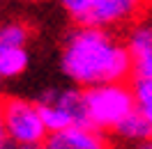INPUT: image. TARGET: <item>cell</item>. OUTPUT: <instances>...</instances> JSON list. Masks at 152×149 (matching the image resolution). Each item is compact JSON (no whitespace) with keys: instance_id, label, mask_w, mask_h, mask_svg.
<instances>
[{"instance_id":"6da1fadb","label":"cell","mask_w":152,"mask_h":149,"mask_svg":"<svg viewBox=\"0 0 152 149\" xmlns=\"http://www.w3.org/2000/svg\"><path fill=\"white\" fill-rule=\"evenodd\" d=\"M62 74L78 87L127 80L134 74V60L124 41L111 30L97 25H78L67 35L60 53Z\"/></svg>"},{"instance_id":"7a4b0ae2","label":"cell","mask_w":152,"mask_h":149,"mask_svg":"<svg viewBox=\"0 0 152 149\" xmlns=\"http://www.w3.org/2000/svg\"><path fill=\"white\" fill-rule=\"evenodd\" d=\"M86 106L90 124L106 133V131H115V126L124 117H129L138 108V101L132 85L118 80V83L86 87Z\"/></svg>"},{"instance_id":"3957f363","label":"cell","mask_w":152,"mask_h":149,"mask_svg":"<svg viewBox=\"0 0 152 149\" xmlns=\"http://www.w3.org/2000/svg\"><path fill=\"white\" fill-rule=\"evenodd\" d=\"M2 103V119L7 138L14 147H44L48 138V129L44 124V117L39 112L37 101H26L10 96Z\"/></svg>"},{"instance_id":"277c9868","label":"cell","mask_w":152,"mask_h":149,"mask_svg":"<svg viewBox=\"0 0 152 149\" xmlns=\"http://www.w3.org/2000/svg\"><path fill=\"white\" fill-rule=\"evenodd\" d=\"M145 0H97L78 25H97V28H120L141 16Z\"/></svg>"},{"instance_id":"5b68a950","label":"cell","mask_w":152,"mask_h":149,"mask_svg":"<svg viewBox=\"0 0 152 149\" xmlns=\"http://www.w3.org/2000/svg\"><path fill=\"white\" fill-rule=\"evenodd\" d=\"M44 147L48 149H104L106 147V135L104 131L95 126H67V129L48 133Z\"/></svg>"},{"instance_id":"8992f818","label":"cell","mask_w":152,"mask_h":149,"mask_svg":"<svg viewBox=\"0 0 152 149\" xmlns=\"http://www.w3.org/2000/svg\"><path fill=\"white\" fill-rule=\"evenodd\" d=\"M124 44H127L134 60L132 78H150L152 76V21H143V23L132 25Z\"/></svg>"},{"instance_id":"52a82bcc","label":"cell","mask_w":152,"mask_h":149,"mask_svg":"<svg viewBox=\"0 0 152 149\" xmlns=\"http://www.w3.org/2000/svg\"><path fill=\"white\" fill-rule=\"evenodd\" d=\"M113 133L120 140H124V142H134V145H141V147L152 140V126H150V122H148V117H145L138 108H136L129 117H124V119L115 126Z\"/></svg>"},{"instance_id":"ba28073f","label":"cell","mask_w":152,"mask_h":149,"mask_svg":"<svg viewBox=\"0 0 152 149\" xmlns=\"http://www.w3.org/2000/svg\"><path fill=\"white\" fill-rule=\"evenodd\" d=\"M30 55L26 46H14V48H0V74L2 78H16L28 69Z\"/></svg>"},{"instance_id":"9c48e42d","label":"cell","mask_w":152,"mask_h":149,"mask_svg":"<svg viewBox=\"0 0 152 149\" xmlns=\"http://www.w3.org/2000/svg\"><path fill=\"white\" fill-rule=\"evenodd\" d=\"M30 28L19 21H10L0 25V48H14V46H28Z\"/></svg>"},{"instance_id":"30bf717a","label":"cell","mask_w":152,"mask_h":149,"mask_svg":"<svg viewBox=\"0 0 152 149\" xmlns=\"http://www.w3.org/2000/svg\"><path fill=\"white\" fill-rule=\"evenodd\" d=\"M58 2H60V5H62V9H65L67 14L76 21V23H78V21L90 12V7L95 5L97 0H58Z\"/></svg>"},{"instance_id":"8fae6325","label":"cell","mask_w":152,"mask_h":149,"mask_svg":"<svg viewBox=\"0 0 152 149\" xmlns=\"http://www.w3.org/2000/svg\"><path fill=\"white\" fill-rule=\"evenodd\" d=\"M132 87L138 106H152V76L150 78H134Z\"/></svg>"},{"instance_id":"7c38bea8","label":"cell","mask_w":152,"mask_h":149,"mask_svg":"<svg viewBox=\"0 0 152 149\" xmlns=\"http://www.w3.org/2000/svg\"><path fill=\"white\" fill-rule=\"evenodd\" d=\"M0 147H14L12 140L7 138V131H5V119H2V103H0Z\"/></svg>"},{"instance_id":"4fadbf2b","label":"cell","mask_w":152,"mask_h":149,"mask_svg":"<svg viewBox=\"0 0 152 149\" xmlns=\"http://www.w3.org/2000/svg\"><path fill=\"white\" fill-rule=\"evenodd\" d=\"M138 110L148 117V122H150V126H152V106H138Z\"/></svg>"},{"instance_id":"5bb4252c","label":"cell","mask_w":152,"mask_h":149,"mask_svg":"<svg viewBox=\"0 0 152 149\" xmlns=\"http://www.w3.org/2000/svg\"><path fill=\"white\" fill-rule=\"evenodd\" d=\"M0 83H2V74H0Z\"/></svg>"},{"instance_id":"9a60e30c","label":"cell","mask_w":152,"mask_h":149,"mask_svg":"<svg viewBox=\"0 0 152 149\" xmlns=\"http://www.w3.org/2000/svg\"><path fill=\"white\" fill-rule=\"evenodd\" d=\"M150 2H152V0H150Z\"/></svg>"}]
</instances>
